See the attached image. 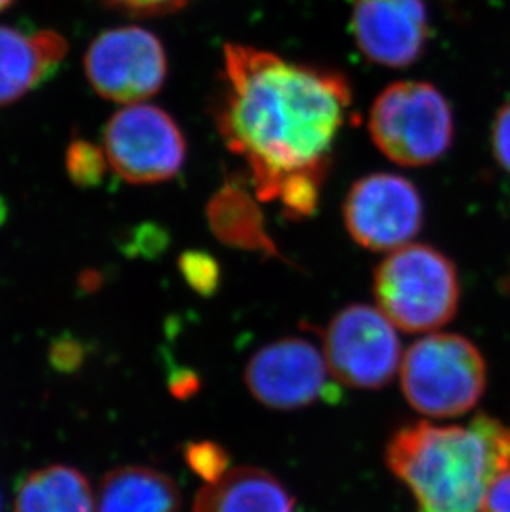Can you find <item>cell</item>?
I'll return each mask as SVG.
<instances>
[{"label":"cell","mask_w":510,"mask_h":512,"mask_svg":"<svg viewBox=\"0 0 510 512\" xmlns=\"http://www.w3.org/2000/svg\"><path fill=\"white\" fill-rule=\"evenodd\" d=\"M352 103L342 73L249 45L224 49L219 135L249 168L257 199L282 204L287 218L317 211Z\"/></svg>","instance_id":"1"},{"label":"cell","mask_w":510,"mask_h":512,"mask_svg":"<svg viewBox=\"0 0 510 512\" xmlns=\"http://www.w3.org/2000/svg\"><path fill=\"white\" fill-rule=\"evenodd\" d=\"M386 461L419 512H482L487 489L510 466V430L487 415L466 428L423 421L396 431Z\"/></svg>","instance_id":"2"},{"label":"cell","mask_w":510,"mask_h":512,"mask_svg":"<svg viewBox=\"0 0 510 512\" xmlns=\"http://www.w3.org/2000/svg\"><path fill=\"white\" fill-rule=\"evenodd\" d=\"M375 299L391 324L409 334L431 332L453 319L459 304L458 272L443 252L406 244L376 267Z\"/></svg>","instance_id":"3"},{"label":"cell","mask_w":510,"mask_h":512,"mask_svg":"<svg viewBox=\"0 0 510 512\" xmlns=\"http://www.w3.org/2000/svg\"><path fill=\"white\" fill-rule=\"evenodd\" d=\"M368 130L376 148L396 165H433L453 145V110L431 83H391L371 105Z\"/></svg>","instance_id":"4"},{"label":"cell","mask_w":510,"mask_h":512,"mask_svg":"<svg viewBox=\"0 0 510 512\" xmlns=\"http://www.w3.org/2000/svg\"><path fill=\"white\" fill-rule=\"evenodd\" d=\"M401 388L409 405L423 415L461 416L481 400L486 362L476 345L461 335H428L406 352Z\"/></svg>","instance_id":"5"},{"label":"cell","mask_w":510,"mask_h":512,"mask_svg":"<svg viewBox=\"0 0 510 512\" xmlns=\"http://www.w3.org/2000/svg\"><path fill=\"white\" fill-rule=\"evenodd\" d=\"M111 170L131 184H156L183 170L188 146L183 131L163 108L133 103L111 116L105 128Z\"/></svg>","instance_id":"6"},{"label":"cell","mask_w":510,"mask_h":512,"mask_svg":"<svg viewBox=\"0 0 510 512\" xmlns=\"http://www.w3.org/2000/svg\"><path fill=\"white\" fill-rule=\"evenodd\" d=\"M325 358L338 382L365 390L383 388L395 378L400 365L395 325L378 307L348 305L328 325Z\"/></svg>","instance_id":"7"},{"label":"cell","mask_w":510,"mask_h":512,"mask_svg":"<svg viewBox=\"0 0 510 512\" xmlns=\"http://www.w3.org/2000/svg\"><path fill=\"white\" fill-rule=\"evenodd\" d=\"M93 90L110 102L140 103L168 78V55L161 40L143 27L128 25L98 35L85 55Z\"/></svg>","instance_id":"8"},{"label":"cell","mask_w":510,"mask_h":512,"mask_svg":"<svg viewBox=\"0 0 510 512\" xmlns=\"http://www.w3.org/2000/svg\"><path fill=\"white\" fill-rule=\"evenodd\" d=\"M343 219L353 241L370 251H395L421 231L424 206L408 178L373 173L358 179L343 204Z\"/></svg>","instance_id":"9"},{"label":"cell","mask_w":510,"mask_h":512,"mask_svg":"<svg viewBox=\"0 0 510 512\" xmlns=\"http://www.w3.org/2000/svg\"><path fill=\"white\" fill-rule=\"evenodd\" d=\"M327 358L304 339H284L260 348L246 367L249 392L274 410H297L337 398Z\"/></svg>","instance_id":"10"},{"label":"cell","mask_w":510,"mask_h":512,"mask_svg":"<svg viewBox=\"0 0 510 512\" xmlns=\"http://www.w3.org/2000/svg\"><path fill=\"white\" fill-rule=\"evenodd\" d=\"M352 34L366 60L381 67H409L428 45V7L424 0H355Z\"/></svg>","instance_id":"11"},{"label":"cell","mask_w":510,"mask_h":512,"mask_svg":"<svg viewBox=\"0 0 510 512\" xmlns=\"http://www.w3.org/2000/svg\"><path fill=\"white\" fill-rule=\"evenodd\" d=\"M68 44L55 30L25 34L0 25V107L19 102L57 70Z\"/></svg>","instance_id":"12"},{"label":"cell","mask_w":510,"mask_h":512,"mask_svg":"<svg viewBox=\"0 0 510 512\" xmlns=\"http://www.w3.org/2000/svg\"><path fill=\"white\" fill-rule=\"evenodd\" d=\"M194 512H294V499L274 474L241 466L207 483L196 496Z\"/></svg>","instance_id":"13"},{"label":"cell","mask_w":510,"mask_h":512,"mask_svg":"<svg viewBox=\"0 0 510 512\" xmlns=\"http://www.w3.org/2000/svg\"><path fill=\"white\" fill-rule=\"evenodd\" d=\"M183 498L168 474L146 466H121L100 484L98 512H179Z\"/></svg>","instance_id":"14"},{"label":"cell","mask_w":510,"mask_h":512,"mask_svg":"<svg viewBox=\"0 0 510 512\" xmlns=\"http://www.w3.org/2000/svg\"><path fill=\"white\" fill-rule=\"evenodd\" d=\"M255 199L257 196L252 198L239 184H224L207 204L209 226L226 246L282 259L279 247L265 229L264 216Z\"/></svg>","instance_id":"15"},{"label":"cell","mask_w":510,"mask_h":512,"mask_svg":"<svg viewBox=\"0 0 510 512\" xmlns=\"http://www.w3.org/2000/svg\"><path fill=\"white\" fill-rule=\"evenodd\" d=\"M92 484L65 464L37 469L20 483L15 512H93Z\"/></svg>","instance_id":"16"},{"label":"cell","mask_w":510,"mask_h":512,"mask_svg":"<svg viewBox=\"0 0 510 512\" xmlns=\"http://www.w3.org/2000/svg\"><path fill=\"white\" fill-rule=\"evenodd\" d=\"M105 148L83 138H73L65 153V170L78 188H95L102 184L108 170Z\"/></svg>","instance_id":"17"},{"label":"cell","mask_w":510,"mask_h":512,"mask_svg":"<svg viewBox=\"0 0 510 512\" xmlns=\"http://www.w3.org/2000/svg\"><path fill=\"white\" fill-rule=\"evenodd\" d=\"M179 271L184 279L201 295H211L219 285V266L216 259L206 252H184L179 259Z\"/></svg>","instance_id":"18"},{"label":"cell","mask_w":510,"mask_h":512,"mask_svg":"<svg viewBox=\"0 0 510 512\" xmlns=\"http://www.w3.org/2000/svg\"><path fill=\"white\" fill-rule=\"evenodd\" d=\"M184 459L194 473L206 479L207 483H214L229 471V456L221 446L211 441L191 443L184 451Z\"/></svg>","instance_id":"19"},{"label":"cell","mask_w":510,"mask_h":512,"mask_svg":"<svg viewBox=\"0 0 510 512\" xmlns=\"http://www.w3.org/2000/svg\"><path fill=\"white\" fill-rule=\"evenodd\" d=\"M108 9L133 17H156L181 10L191 0H97Z\"/></svg>","instance_id":"20"},{"label":"cell","mask_w":510,"mask_h":512,"mask_svg":"<svg viewBox=\"0 0 510 512\" xmlns=\"http://www.w3.org/2000/svg\"><path fill=\"white\" fill-rule=\"evenodd\" d=\"M85 360V348L82 343L73 340L72 337L57 340L50 350V362L60 372H73L82 367Z\"/></svg>","instance_id":"21"},{"label":"cell","mask_w":510,"mask_h":512,"mask_svg":"<svg viewBox=\"0 0 510 512\" xmlns=\"http://www.w3.org/2000/svg\"><path fill=\"white\" fill-rule=\"evenodd\" d=\"M492 148L499 165L510 173V103L497 113L492 128Z\"/></svg>","instance_id":"22"},{"label":"cell","mask_w":510,"mask_h":512,"mask_svg":"<svg viewBox=\"0 0 510 512\" xmlns=\"http://www.w3.org/2000/svg\"><path fill=\"white\" fill-rule=\"evenodd\" d=\"M482 512H510V466L487 489Z\"/></svg>","instance_id":"23"},{"label":"cell","mask_w":510,"mask_h":512,"mask_svg":"<svg viewBox=\"0 0 510 512\" xmlns=\"http://www.w3.org/2000/svg\"><path fill=\"white\" fill-rule=\"evenodd\" d=\"M196 388H198V378L191 372L174 373V377L171 378V390L176 397L184 398L193 395Z\"/></svg>","instance_id":"24"},{"label":"cell","mask_w":510,"mask_h":512,"mask_svg":"<svg viewBox=\"0 0 510 512\" xmlns=\"http://www.w3.org/2000/svg\"><path fill=\"white\" fill-rule=\"evenodd\" d=\"M5 214H7V211H5L4 199L0 198V224L4 223Z\"/></svg>","instance_id":"25"},{"label":"cell","mask_w":510,"mask_h":512,"mask_svg":"<svg viewBox=\"0 0 510 512\" xmlns=\"http://www.w3.org/2000/svg\"><path fill=\"white\" fill-rule=\"evenodd\" d=\"M14 4V0H0V12L7 9L10 5Z\"/></svg>","instance_id":"26"},{"label":"cell","mask_w":510,"mask_h":512,"mask_svg":"<svg viewBox=\"0 0 510 512\" xmlns=\"http://www.w3.org/2000/svg\"><path fill=\"white\" fill-rule=\"evenodd\" d=\"M0 512H2V499H0Z\"/></svg>","instance_id":"27"}]
</instances>
